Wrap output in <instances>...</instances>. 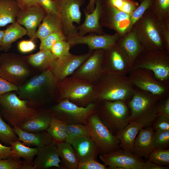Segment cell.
<instances>
[{
  "label": "cell",
  "mask_w": 169,
  "mask_h": 169,
  "mask_svg": "<svg viewBox=\"0 0 169 169\" xmlns=\"http://www.w3.org/2000/svg\"><path fill=\"white\" fill-rule=\"evenodd\" d=\"M164 29V21L159 19L150 8L134 24L132 30L144 50H159L166 49Z\"/></svg>",
  "instance_id": "6da1fadb"
},
{
  "label": "cell",
  "mask_w": 169,
  "mask_h": 169,
  "mask_svg": "<svg viewBox=\"0 0 169 169\" xmlns=\"http://www.w3.org/2000/svg\"><path fill=\"white\" fill-rule=\"evenodd\" d=\"M58 83L50 68H48L18 86V97L36 108L44 105L47 95H54Z\"/></svg>",
  "instance_id": "7a4b0ae2"
},
{
  "label": "cell",
  "mask_w": 169,
  "mask_h": 169,
  "mask_svg": "<svg viewBox=\"0 0 169 169\" xmlns=\"http://www.w3.org/2000/svg\"><path fill=\"white\" fill-rule=\"evenodd\" d=\"M95 85L96 103L102 100H122L127 103L132 96L135 88L128 76L111 74H105Z\"/></svg>",
  "instance_id": "3957f363"
},
{
  "label": "cell",
  "mask_w": 169,
  "mask_h": 169,
  "mask_svg": "<svg viewBox=\"0 0 169 169\" xmlns=\"http://www.w3.org/2000/svg\"><path fill=\"white\" fill-rule=\"evenodd\" d=\"M160 99L156 96L136 87L127 102L131 113L129 123L134 122L143 128L150 126L157 116V107Z\"/></svg>",
  "instance_id": "277c9868"
},
{
  "label": "cell",
  "mask_w": 169,
  "mask_h": 169,
  "mask_svg": "<svg viewBox=\"0 0 169 169\" xmlns=\"http://www.w3.org/2000/svg\"><path fill=\"white\" fill-rule=\"evenodd\" d=\"M57 90L59 95L57 101L67 99L82 107L96 101L95 84L71 76L59 83Z\"/></svg>",
  "instance_id": "5b68a950"
},
{
  "label": "cell",
  "mask_w": 169,
  "mask_h": 169,
  "mask_svg": "<svg viewBox=\"0 0 169 169\" xmlns=\"http://www.w3.org/2000/svg\"><path fill=\"white\" fill-rule=\"evenodd\" d=\"M97 103V112L102 121L116 136L129 123L127 102L122 100H102Z\"/></svg>",
  "instance_id": "8992f818"
},
{
  "label": "cell",
  "mask_w": 169,
  "mask_h": 169,
  "mask_svg": "<svg viewBox=\"0 0 169 169\" xmlns=\"http://www.w3.org/2000/svg\"><path fill=\"white\" fill-rule=\"evenodd\" d=\"M10 91L0 97V113L10 125L19 127L33 114L36 109L29 106L26 100Z\"/></svg>",
  "instance_id": "52a82bcc"
},
{
  "label": "cell",
  "mask_w": 169,
  "mask_h": 169,
  "mask_svg": "<svg viewBox=\"0 0 169 169\" xmlns=\"http://www.w3.org/2000/svg\"><path fill=\"white\" fill-rule=\"evenodd\" d=\"M138 68L151 71L158 80L169 85V52L166 49L143 50L136 59L131 70Z\"/></svg>",
  "instance_id": "ba28073f"
},
{
  "label": "cell",
  "mask_w": 169,
  "mask_h": 169,
  "mask_svg": "<svg viewBox=\"0 0 169 169\" xmlns=\"http://www.w3.org/2000/svg\"><path fill=\"white\" fill-rule=\"evenodd\" d=\"M49 110L53 115L67 124L78 123L85 124L88 117L97 112V103H91L82 107L67 99H63L57 101V103Z\"/></svg>",
  "instance_id": "9c48e42d"
},
{
  "label": "cell",
  "mask_w": 169,
  "mask_h": 169,
  "mask_svg": "<svg viewBox=\"0 0 169 169\" xmlns=\"http://www.w3.org/2000/svg\"><path fill=\"white\" fill-rule=\"evenodd\" d=\"M85 125L90 131V136L98 147L100 155L120 149L119 140L102 122L97 112L88 117Z\"/></svg>",
  "instance_id": "30bf717a"
},
{
  "label": "cell",
  "mask_w": 169,
  "mask_h": 169,
  "mask_svg": "<svg viewBox=\"0 0 169 169\" xmlns=\"http://www.w3.org/2000/svg\"><path fill=\"white\" fill-rule=\"evenodd\" d=\"M30 71L24 59L13 53L0 55V76L18 87L24 83Z\"/></svg>",
  "instance_id": "8fae6325"
},
{
  "label": "cell",
  "mask_w": 169,
  "mask_h": 169,
  "mask_svg": "<svg viewBox=\"0 0 169 169\" xmlns=\"http://www.w3.org/2000/svg\"><path fill=\"white\" fill-rule=\"evenodd\" d=\"M53 0L57 5L63 33L66 39L79 35L77 27L74 23H80V7L84 4L85 0Z\"/></svg>",
  "instance_id": "7c38bea8"
},
{
  "label": "cell",
  "mask_w": 169,
  "mask_h": 169,
  "mask_svg": "<svg viewBox=\"0 0 169 169\" xmlns=\"http://www.w3.org/2000/svg\"><path fill=\"white\" fill-rule=\"evenodd\" d=\"M129 74L130 81L135 87L153 94L160 100L168 97L169 85L158 80L151 71L138 68L131 70Z\"/></svg>",
  "instance_id": "4fadbf2b"
},
{
  "label": "cell",
  "mask_w": 169,
  "mask_h": 169,
  "mask_svg": "<svg viewBox=\"0 0 169 169\" xmlns=\"http://www.w3.org/2000/svg\"><path fill=\"white\" fill-rule=\"evenodd\" d=\"M102 11L100 23L102 27L113 30L120 36L130 32V14L116 8L107 0H101Z\"/></svg>",
  "instance_id": "5bb4252c"
},
{
  "label": "cell",
  "mask_w": 169,
  "mask_h": 169,
  "mask_svg": "<svg viewBox=\"0 0 169 169\" xmlns=\"http://www.w3.org/2000/svg\"><path fill=\"white\" fill-rule=\"evenodd\" d=\"M105 50L97 49L74 72L71 76L95 84L105 74L103 67Z\"/></svg>",
  "instance_id": "9a60e30c"
},
{
  "label": "cell",
  "mask_w": 169,
  "mask_h": 169,
  "mask_svg": "<svg viewBox=\"0 0 169 169\" xmlns=\"http://www.w3.org/2000/svg\"><path fill=\"white\" fill-rule=\"evenodd\" d=\"M99 158L108 169H144L145 166L141 157L120 149L100 155Z\"/></svg>",
  "instance_id": "2e32d148"
},
{
  "label": "cell",
  "mask_w": 169,
  "mask_h": 169,
  "mask_svg": "<svg viewBox=\"0 0 169 169\" xmlns=\"http://www.w3.org/2000/svg\"><path fill=\"white\" fill-rule=\"evenodd\" d=\"M89 51L80 55L70 53L66 56L56 59L50 69L58 83L71 75L92 54Z\"/></svg>",
  "instance_id": "e0dca14e"
},
{
  "label": "cell",
  "mask_w": 169,
  "mask_h": 169,
  "mask_svg": "<svg viewBox=\"0 0 169 169\" xmlns=\"http://www.w3.org/2000/svg\"><path fill=\"white\" fill-rule=\"evenodd\" d=\"M103 67L105 74L124 75H127L131 69L126 56L115 43L105 50Z\"/></svg>",
  "instance_id": "ac0fdd59"
},
{
  "label": "cell",
  "mask_w": 169,
  "mask_h": 169,
  "mask_svg": "<svg viewBox=\"0 0 169 169\" xmlns=\"http://www.w3.org/2000/svg\"><path fill=\"white\" fill-rule=\"evenodd\" d=\"M120 36L116 32L112 35L91 33L87 36L77 35L67 38L66 40L71 47L79 44H86L89 47V51H93L97 49H108L115 43Z\"/></svg>",
  "instance_id": "d6986e66"
},
{
  "label": "cell",
  "mask_w": 169,
  "mask_h": 169,
  "mask_svg": "<svg viewBox=\"0 0 169 169\" xmlns=\"http://www.w3.org/2000/svg\"><path fill=\"white\" fill-rule=\"evenodd\" d=\"M46 12L42 7L32 6L19 11L16 21L25 27L30 39L34 40L37 28L42 22Z\"/></svg>",
  "instance_id": "ffe728a7"
},
{
  "label": "cell",
  "mask_w": 169,
  "mask_h": 169,
  "mask_svg": "<svg viewBox=\"0 0 169 169\" xmlns=\"http://www.w3.org/2000/svg\"><path fill=\"white\" fill-rule=\"evenodd\" d=\"M36 157L33 161L34 169H45L53 167L62 169L60 163L62 162L59 156L57 143L52 141L41 147H38Z\"/></svg>",
  "instance_id": "44dd1931"
},
{
  "label": "cell",
  "mask_w": 169,
  "mask_h": 169,
  "mask_svg": "<svg viewBox=\"0 0 169 169\" xmlns=\"http://www.w3.org/2000/svg\"><path fill=\"white\" fill-rule=\"evenodd\" d=\"M115 44L126 56L131 68L137 57L144 50L132 30L120 36Z\"/></svg>",
  "instance_id": "7402d4cb"
},
{
  "label": "cell",
  "mask_w": 169,
  "mask_h": 169,
  "mask_svg": "<svg viewBox=\"0 0 169 169\" xmlns=\"http://www.w3.org/2000/svg\"><path fill=\"white\" fill-rule=\"evenodd\" d=\"M52 115L49 110L36 109L34 113L19 127L29 133L46 131L50 125Z\"/></svg>",
  "instance_id": "603a6c76"
},
{
  "label": "cell",
  "mask_w": 169,
  "mask_h": 169,
  "mask_svg": "<svg viewBox=\"0 0 169 169\" xmlns=\"http://www.w3.org/2000/svg\"><path fill=\"white\" fill-rule=\"evenodd\" d=\"M84 20L82 24L77 27L79 35L83 36L91 33L99 34L105 33L100 23L102 11L101 0H96L95 9L91 13H87L84 9Z\"/></svg>",
  "instance_id": "cb8c5ba5"
},
{
  "label": "cell",
  "mask_w": 169,
  "mask_h": 169,
  "mask_svg": "<svg viewBox=\"0 0 169 169\" xmlns=\"http://www.w3.org/2000/svg\"><path fill=\"white\" fill-rule=\"evenodd\" d=\"M154 132L151 126L142 128L139 131L135 140L134 154L140 157H148L155 149L153 144Z\"/></svg>",
  "instance_id": "d4e9b609"
},
{
  "label": "cell",
  "mask_w": 169,
  "mask_h": 169,
  "mask_svg": "<svg viewBox=\"0 0 169 169\" xmlns=\"http://www.w3.org/2000/svg\"><path fill=\"white\" fill-rule=\"evenodd\" d=\"M71 145L76 152L79 162L90 159L97 160L99 150L90 136L78 138Z\"/></svg>",
  "instance_id": "484cf974"
},
{
  "label": "cell",
  "mask_w": 169,
  "mask_h": 169,
  "mask_svg": "<svg viewBox=\"0 0 169 169\" xmlns=\"http://www.w3.org/2000/svg\"><path fill=\"white\" fill-rule=\"evenodd\" d=\"M13 128L14 132L18 137V140L28 146L42 147L52 141L46 131L29 133L22 130L18 127H14Z\"/></svg>",
  "instance_id": "4316f807"
},
{
  "label": "cell",
  "mask_w": 169,
  "mask_h": 169,
  "mask_svg": "<svg viewBox=\"0 0 169 169\" xmlns=\"http://www.w3.org/2000/svg\"><path fill=\"white\" fill-rule=\"evenodd\" d=\"M142 128L135 122L129 123L116 135L120 142V149L133 153L135 139L139 131Z\"/></svg>",
  "instance_id": "83f0119b"
},
{
  "label": "cell",
  "mask_w": 169,
  "mask_h": 169,
  "mask_svg": "<svg viewBox=\"0 0 169 169\" xmlns=\"http://www.w3.org/2000/svg\"><path fill=\"white\" fill-rule=\"evenodd\" d=\"M56 32L63 33L59 17L52 13H46L42 23L36 31V38H38L41 41L49 34Z\"/></svg>",
  "instance_id": "f1b7e54d"
},
{
  "label": "cell",
  "mask_w": 169,
  "mask_h": 169,
  "mask_svg": "<svg viewBox=\"0 0 169 169\" xmlns=\"http://www.w3.org/2000/svg\"><path fill=\"white\" fill-rule=\"evenodd\" d=\"M26 29L17 21L8 26L5 30L3 37L0 45V51L7 52L12 44L27 34Z\"/></svg>",
  "instance_id": "f546056e"
},
{
  "label": "cell",
  "mask_w": 169,
  "mask_h": 169,
  "mask_svg": "<svg viewBox=\"0 0 169 169\" xmlns=\"http://www.w3.org/2000/svg\"><path fill=\"white\" fill-rule=\"evenodd\" d=\"M57 147L59 156L64 167L68 169H77L79 161L72 146L65 141L57 143Z\"/></svg>",
  "instance_id": "4dcf8cb0"
},
{
  "label": "cell",
  "mask_w": 169,
  "mask_h": 169,
  "mask_svg": "<svg viewBox=\"0 0 169 169\" xmlns=\"http://www.w3.org/2000/svg\"><path fill=\"white\" fill-rule=\"evenodd\" d=\"M20 10L15 0H0V27L16 22Z\"/></svg>",
  "instance_id": "1f68e13d"
},
{
  "label": "cell",
  "mask_w": 169,
  "mask_h": 169,
  "mask_svg": "<svg viewBox=\"0 0 169 169\" xmlns=\"http://www.w3.org/2000/svg\"><path fill=\"white\" fill-rule=\"evenodd\" d=\"M67 125L64 121L53 115L46 131L52 140L57 144L65 142L67 137Z\"/></svg>",
  "instance_id": "d6a6232c"
},
{
  "label": "cell",
  "mask_w": 169,
  "mask_h": 169,
  "mask_svg": "<svg viewBox=\"0 0 169 169\" xmlns=\"http://www.w3.org/2000/svg\"><path fill=\"white\" fill-rule=\"evenodd\" d=\"M26 58L31 65L43 70L50 68L56 59L50 50H41Z\"/></svg>",
  "instance_id": "836d02e7"
},
{
  "label": "cell",
  "mask_w": 169,
  "mask_h": 169,
  "mask_svg": "<svg viewBox=\"0 0 169 169\" xmlns=\"http://www.w3.org/2000/svg\"><path fill=\"white\" fill-rule=\"evenodd\" d=\"M11 146V157L20 159L33 162L34 157L36 156L38 151V148H31L24 145L19 140L10 144Z\"/></svg>",
  "instance_id": "e575fe53"
},
{
  "label": "cell",
  "mask_w": 169,
  "mask_h": 169,
  "mask_svg": "<svg viewBox=\"0 0 169 169\" xmlns=\"http://www.w3.org/2000/svg\"><path fill=\"white\" fill-rule=\"evenodd\" d=\"M67 137L65 142L71 145L74 141L78 138L91 135L90 131L87 126L82 123L67 124Z\"/></svg>",
  "instance_id": "d590c367"
},
{
  "label": "cell",
  "mask_w": 169,
  "mask_h": 169,
  "mask_svg": "<svg viewBox=\"0 0 169 169\" xmlns=\"http://www.w3.org/2000/svg\"><path fill=\"white\" fill-rule=\"evenodd\" d=\"M18 140V137L13 128L5 121L0 113V141L5 144L10 145Z\"/></svg>",
  "instance_id": "8d00e7d4"
},
{
  "label": "cell",
  "mask_w": 169,
  "mask_h": 169,
  "mask_svg": "<svg viewBox=\"0 0 169 169\" xmlns=\"http://www.w3.org/2000/svg\"><path fill=\"white\" fill-rule=\"evenodd\" d=\"M149 160L162 166H169V150L168 149H155L150 154Z\"/></svg>",
  "instance_id": "74e56055"
},
{
  "label": "cell",
  "mask_w": 169,
  "mask_h": 169,
  "mask_svg": "<svg viewBox=\"0 0 169 169\" xmlns=\"http://www.w3.org/2000/svg\"><path fill=\"white\" fill-rule=\"evenodd\" d=\"M150 8L162 21L169 18V0H153Z\"/></svg>",
  "instance_id": "f35d334b"
},
{
  "label": "cell",
  "mask_w": 169,
  "mask_h": 169,
  "mask_svg": "<svg viewBox=\"0 0 169 169\" xmlns=\"http://www.w3.org/2000/svg\"><path fill=\"white\" fill-rule=\"evenodd\" d=\"M63 40H66V38L62 32L52 33L40 41V50H50L55 43Z\"/></svg>",
  "instance_id": "ab89813d"
},
{
  "label": "cell",
  "mask_w": 169,
  "mask_h": 169,
  "mask_svg": "<svg viewBox=\"0 0 169 169\" xmlns=\"http://www.w3.org/2000/svg\"><path fill=\"white\" fill-rule=\"evenodd\" d=\"M153 0H144L138 7L131 14L130 18V29L131 31L134 24L142 16L145 11L150 8Z\"/></svg>",
  "instance_id": "60d3db41"
},
{
  "label": "cell",
  "mask_w": 169,
  "mask_h": 169,
  "mask_svg": "<svg viewBox=\"0 0 169 169\" xmlns=\"http://www.w3.org/2000/svg\"><path fill=\"white\" fill-rule=\"evenodd\" d=\"M70 45L66 40L59 41L52 47L50 51L55 59L64 57L70 53Z\"/></svg>",
  "instance_id": "b9f144b4"
},
{
  "label": "cell",
  "mask_w": 169,
  "mask_h": 169,
  "mask_svg": "<svg viewBox=\"0 0 169 169\" xmlns=\"http://www.w3.org/2000/svg\"><path fill=\"white\" fill-rule=\"evenodd\" d=\"M153 144L154 149H168L169 145V131L154 132Z\"/></svg>",
  "instance_id": "7bdbcfd3"
},
{
  "label": "cell",
  "mask_w": 169,
  "mask_h": 169,
  "mask_svg": "<svg viewBox=\"0 0 169 169\" xmlns=\"http://www.w3.org/2000/svg\"><path fill=\"white\" fill-rule=\"evenodd\" d=\"M23 161L12 157L0 159V169H21Z\"/></svg>",
  "instance_id": "ee69618b"
},
{
  "label": "cell",
  "mask_w": 169,
  "mask_h": 169,
  "mask_svg": "<svg viewBox=\"0 0 169 169\" xmlns=\"http://www.w3.org/2000/svg\"><path fill=\"white\" fill-rule=\"evenodd\" d=\"M151 125L155 131H169V118L162 116H157Z\"/></svg>",
  "instance_id": "f6af8a7d"
},
{
  "label": "cell",
  "mask_w": 169,
  "mask_h": 169,
  "mask_svg": "<svg viewBox=\"0 0 169 169\" xmlns=\"http://www.w3.org/2000/svg\"><path fill=\"white\" fill-rule=\"evenodd\" d=\"M104 164L99 162L97 160L90 159L79 162L77 169H107Z\"/></svg>",
  "instance_id": "bcb514c9"
},
{
  "label": "cell",
  "mask_w": 169,
  "mask_h": 169,
  "mask_svg": "<svg viewBox=\"0 0 169 169\" xmlns=\"http://www.w3.org/2000/svg\"><path fill=\"white\" fill-rule=\"evenodd\" d=\"M36 47L34 40L31 39L21 41L18 45L19 51L23 53H30L35 50Z\"/></svg>",
  "instance_id": "7dc6e473"
},
{
  "label": "cell",
  "mask_w": 169,
  "mask_h": 169,
  "mask_svg": "<svg viewBox=\"0 0 169 169\" xmlns=\"http://www.w3.org/2000/svg\"><path fill=\"white\" fill-rule=\"evenodd\" d=\"M18 87L8 81L0 76V97L10 91H17Z\"/></svg>",
  "instance_id": "c3c4849f"
},
{
  "label": "cell",
  "mask_w": 169,
  "mask_h": 169,
  "mask_svg": "<svg viewBox=\"0 0 169 169\" xmlns=\"http://www.w3.org/2000/svg\"><path fill=\"white\" fill-rule=\"evenodd\" d=\"M39 0L46 13H50L59 17L58 8L53 0Z\"/></svg>",
  "instance_id": "681fc988"
},
{
  "label": "cell",
  "mask_w": 169,
  "mask_h": 169,
  "mask_svg": "<svg viewBox=\"0 0 169 169\" xmlns=\"http://www.w3.org/2000/svg\"><path fill=\"white\" fill-rule=\"evenodd\" d=\"M157 116H162L169 118V98L164 100L161 103L158 104Z\"/></svg>",
  "instance_id": "f907efd6"
},
{
  "label": "cell",
  "mask_w": 169,
  "mask_h": 169,
  "mask_svg": "<svg viewBox=\"0 0 169 169\" xmlns=\"http://www.w3.org/2000/svg\"><path fill=\"white\" fill-rule=\"evenodd\" d=\"M20 9L23 10L32 6H42L39 0H15Z\"/></svg>",
  "instance_id": "816d5d0a"
},
{
  "label": "cell",
  "mask_w": 169,
  "mask_h": 169,
  "mask_svg": "<svg viewBox=\"0 0 169 169\" xmlns=\"http://www.w3.org/2000/svg\"><path fill=\"white\" fill-rule=\"evenodd\" d=\"M139 6L138 3L134 0H126L120 11L130 14Z\"/></svg>",
  "instance_id": "f5cc1de1"
},
{
  "label": "cell",
  "mask_w": 169,
  "mask_h": 169,
  "mask_svg": "<svg viewBox=\"0 0 169 169\" xmlns=\"http://www.w3.org/2000/svg\"><path fill=\"white\" fill-rule=\"evenodd\" d=\"M163 38L165 49L169 52V18L164 21Z\"/></svg>",
  "instance_id": "db71d44e"
},
{
  "label": "cell",
  "mask_w": 169,
  "mask_h": 169,
  "mask_svg": "<svg viewBox=\"0 0 169 169\" xmlns=\"http://www.w3.org/2000/svg\"><path fill=\"white\" fill-rule=\"evenodd\" d=\"M11 157V146H3L0 143V159Z\"/></svg>",
  "instance_id": "11a10c76"
},
{
  "label": "cell",
  "mask_w": 169,
  "mask_h": 169,
  "mask_svg": "<svg viewBox=\"0 0 169 169\" xmlns=\"http://www.w3.org/2000/svg\"><path fill=\"white\" fill-rule=\"evenodd\" d=\"M169 166H162L151 162L149 160L145 161L144 169H167Z\"/></svg>",
  "instance_id": "9f6ffc18"
},
{
  "label": "cell",
  "mask_w": 169,
  "mask_h": 169,
  "mask_svg": "<svg viewBox=\"0 0 169 169\" xmlns=\"http://www.w3.org/2000/svg\"><path fill=\"white\" fill-rule=\"evenodd\" d=\"M95 1L96 0H89L88 4L84 9L87 13H90L93 11L95 8Z\"/></svg>",
  "instance_id": "6f0895ef"
},
{
  "label": "cell",
  "mask_w": 169,
  "mask_h": 169,
  "mask_svg": "<svg viewBox=\"0 0 169 169\" xmlns=\"http://www.w3.org/2000/svg\"><path fill=\"white\" fill-rule=\"evenodd\" d=\"M5 32V30H0V45L2 44L3 36Z\"/></svg>",
  "instance_id": "680465c9"
},
{
  "label": "cell",
  "mask_w": 169,
  "mask_h": 169,
  "mask_svg": "<svg viewBox=\"0 0 169 169\" xmlns=\"http://www.w3.org/2000/svg\"><path fill=\"white\" fill-rule=\"evenodd\" d=\"M143 0H140V1L141 2H142V1H143Z\"/></svg>",
  "instance_id": "91938a15"
}]
</instances>
